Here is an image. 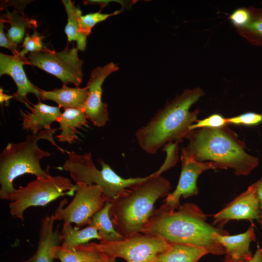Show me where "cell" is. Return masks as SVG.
Here are the masks:
<instances>
[{
  "label": "cell",
  "instance_id": "cell-27",
  "mask_svg": "<svg viewBox=\"0 0 262 262\" xmlns=\"http://www.w3.org/2000/svg\"><path fill=\"white\" fill-rule=\"evenodd\" d=\"M121 11H115L110 14H102L99 12L88 14L80 17L82 34L87 37L91 33L92 28L97 23L101 22L111 16L119 14Z\"/></svg>",
  "mask_w": 262,
  "mask_h": 262
},
{
  "label": "cell",
  "instance_id": "cell-4",
  "mask_svg": "<svg viewBox=\"0 0 262 262\" xmlns=\"http://www.w3.org/2000/svg\"><path fill=\"white\" fill-rule=\"evenodd\" d=\"M170 182L154 172L133 187L118 195L111 202L110 215L115 228L124 238L141 233L154 215L155 203L166 196Z\"/></svg>",
  "mask_w": 262,
  "mask_h": 262
},
{
  "label": "cell",
  "instance_id": "cell-35",
  "mask_svg": "<svg viewBox=\"0 0 262 262\" xmlns=\"http://www.w3.org/2000/svg\"><path fill=\"white\" fill-rule=\"evenodd\" d=\"M244 262H262V248L258 247L252 258Z\"/></svg>",
  "mask_w": 262,
  "mask_h": 262
},
{
  "label": "cell",
  "instance_id": "cell-18",
  "mask_svg": "<svg viewBox=\"0 0 262 262\" xmlns=\"http://www.w3.org/2000/svg\"><path fill=\"white\" fill-rule=\"evenodd\" d=\"M41 99L55 102L60 107L80 109L83 111L88 97V87H69L63 84L62 87L51 91L39 88Z\"/></svg>",
  "mask_w": 262,
  "mask_h": 262
},
{
  "label": "cell",
  "instance_id": "cell-13",
  "mask_svg": "<svg viewBox=\"0 0 262 262\" xmlns=\"http://www.w3.org/2000/svg\"><path fill=\"white\" fill-rule=\"evenodd\" d=\"M213 224L222 229L231 220H257L262 224V210L254 184L213 215Z\"/></svg>",
  "mask_w": 262,
  "mask_h": 262
},
{
  "label": "cell",
  "instance_id": "cell-26",
  "mask_svg": "<svg viewBox=\"0 0 262 262\" xmlns=\"http://www.w3.org/2000/svg\"><path fill=\"white\" fill-rule=\"evenodd\" d=\"M251 17L244 27L236 29L239 34L251 45L262 47V1L259 7H249Z\"/></svg>",
  "mask_w": 262,
  "mask_h": 262
},
{
  "label": "cell",
  "instance_id": "cell-25",
  "mask_svg": "<svg viewBox=\"0 0 262 262\" xmlns=\"http://www.w3.org/2000/svg\"><path fill=\"white\" fill-rule=\"evenodd\" d=\"M111 202H106L104 206L91 218L88 226L95 228L101 237V241L112 242L122 240L124 237L115 230L110 215Z\"/></svg>",
  "mask_w": 262,
  "mask_h": 262
},
{
  "label": "cell",
  "instance_id": "cell-23",
  "mask_svg": "<svg viewBox=\"0 0 262 262\" xmlns=\"http://www.w3.org/2000/svg\"><path fill=\"white\" fill-rule=\"evenodd\" d=\"M22 8H15L12 13L7 12L5 15V21L10 24L6 33L7 38L16 45L23 41L26 29L36 28L37 22L26 17ZM23 9V8H22Z\"/></svg>",
  "mask_w": 262,
  "mask_h": 262
},
{
  "label": "cell",
  "instance_id": "cell-7",
  "mask_svg": "<svg viewBox=\"0 0 262 262\" xmlns=\"http://www.w3.org/2000/svg\"><path fill=\"white\" fill-rule=\"evenodd\" d=\"M68 178L56 176L37 177L25 186H20L11 195L9 211L15 218L24 221V213L32 206H44L58 197L73 196L77 190Z\"/></svg>",
  "mask_w": 262,
  "mask_h": 262
},
{
  "label": "cell",
  "instance_id": "cell-22",
  "mask_svg": "<svg viewBox=\"0 0 262 262\" xmlns=\"http://www.w3.org/2000/svg\"><path fill=\"white\" fill-rule=\"evenodd\" d=\"M96 239L101 241L97 229L92 226L80 229L73 228L71 223L64 222L60 232V240L62 246L66 248L74 249L78 246L85 244L92 239Z\"/></svg>",
  "mask_w": 262,
  "mask_h": 262
},
{
  "label": "cell",
  "instance_id": "cell-8",
  "mask_svg": "<svg viewBox=\"0 0 262 262\" xmlns=\"http://www.w3.org/2000/svg\"><path fill=\"white\" fill-rule=\"evenodd\" d=\"M170 245L160 236L140 233L120 241H100L76 247L100 252L109 258H121L127 262H153Z\"/></svg>",
  "mask_w": 262,
  "mask_h": 262
},
{
  "label": "cell",
  "instance_id": "cell-1",
  "mask_svg": "<svg viewBox=\"0 0 262 262\" xmlns=\"http://www.w3.org/2000/svg\"><path fill=\"white\" fill-rule=\"evenodd\" d=\"M177 209L171 212L156 210L141 233L160 236L170 244L192 246L203 248L209 254H224L223 247L214 239V234L228 235V231L208 224L206 216L193 203H185Z\"/></svg>",
  "mask_w": 262,
  "mask_h": 262
},
{
  "label": "cell",
  "instance_id": "cell-20",
  "mask_svg": "<svg viewBox=\"0 0 262 262\" xmlns=\"http://www.w3.org/2000/svg\"><path fill=\"white\" fill-rule=\"evenodd\" d=\"M170 247L159 254L153 262H198L209 254L203 248L186 245L170 244Z\"/></svg>",
  "mask_w": 262,
  "mask_h": 262
},
{
  "label": "cell",
  "instance_id": "cell-10",
  "mask_svg": "<svg viewBox=\"0 0 262 262\" xmlns=\"http://www.w3.org/2000/svg\"><path fill=\"white\" fill-rule=\"evenodd\" d=\"M76 184L77 188L73 200L65 208L67 200H62L53 215L55 221L73 223L75 228L79 229L89 225L92 216L104 206L106 201L99 186L82 182Z\"/></svg>",
  "mask_w": 262,
  "mask_h": 262
},
{
  "label": "cell",
  "instance_id": "cell-11",
  "mask_svg": "<svg viewBox=\"0 0 262 262\" xmlns=\"http://www.w3.org/2000/svg\"><path fill=\"white\" fill-rule=\"evenodd\" d=\"M181 169L178 184L175 191L169 193L164 202L157 210L160 212L173 211L179 208L181 196L187 198L198 193L197 179L205 170L216 169V165L211 162H199L181 152Z\"/></svg>",
  "mask_w": 262,
  "mask_h": 262
},
{
  "label": "cell",
  "instance_id": "cell-6",
  "mask_svg": "<svg viewBox=\"0 0 262 262\" xmlns=\"http://www.w3.org/2000/svg\"><path fill=\"white\" fill-rule=\"evenodd\" d=\"M66 152L68 158L63 165L64 169L69 173L76 183L82 182L100 187L106 202H111L118 195L144 181L147 177L124 179L102 160L99 161L101 169H98L89 152L83 154L74 151Z\"/></svg>",
  "mask_w": 262,
  "mask_h": 262
},
{
  "label": "cell",
  "instance_id": "cell-31",
  "mask_svg": "<svg viewBox=\"0 0 262 262\" xmlns=\"http://www.w3.org/2000/svg\"><path fill=\"white\" fill-rule=\"evenodd\" d=\"M251 17L248 8L241 7L235 10L229 16V19L236 29L245 27L249 22Z\"/></svg>",
  "mask_w": 262,
  "mask_h": 262
},
{
  "label": "cell",
  "instance_id": "cell-24",
  "mask_svg": "<svg viewBox=\"0 0 262 262\" xmlns=\"http://www.w3.org/2000/svg\"><path fill=\"white\" fill-rule=\"evenodd\" d=\"M67 16V22L65 29L69 42L76 41L77 49L84 50L86 47V38L82 33L80 17L82 13L79 7L70 0H62Z\"/></svg>",
  "mask_w": 262,
  "mask_h": 262
},
{
  "label": "cell",
  "instance_id": "cell-19",
  "mask_svg": "<svg viewBox=\"0 0 262 262\" xmlns=\"http://www.w3.org/2000/svg\"><path fill=\"white\" fill-rule=\"evenodd\" d=\"M87 118L80 109L66 108L57 121L61 131L57 135L58 141L72 144L78 139V129L88 127Z\"/></svg>",
  "mask_w": 262,
  "mask_h": 262
},
{
  "label": "cell",
  "instance_id": "cell-16",
  "mask_svg": "<svg viewBox=\"0 0 262 262\" xmlns=\"http://www.w3.org/2000/svg\"><path fill=\"white\" fill-rule=\"evenodd\" d=\"M26 104L30 111H20L22 127L32 134L36 135L42 130H50L51 124L57 121L62 113L59 106L45 104L41 102L37 104Z\"/></svg>",
  "mask_w": 262,
  "mask_h": 262
},
{
  "label": "cell",
  "instance_id": "cell-17",
  "mask_svg": "<svg viewBox=\"0 0 262 262\" xmlns=\"http://www.w3.org/2000/svg\"><path fill=\"white\" fill-rule=\"evenodd\" d=\"M55 219L53 215L44 217L41 220L39 231V241L34 253L29 259L20 262H52L49 255L50 249L59 245L60 232L54 229Z\"/></svg>",
  "mask_w": 262,
  "mask_h": 262
},
{
  "label": "cell",
  "instance_id": "cell-21",
  "mask_svg": "<svg viewBox=\"0 0 262 262\" xmlns=\"http://www.w3.org/2000/svg\"><path fill=\"white\" fill-rule=\"evenodd\" d=\"M49 255L54 259H58L61 262H109L111 258L100 252L75 247L70 249L58 245L52 247Z\"/></svg>",
  "mask_w": 262,
  "mask_h": 262
},
{
  "label": "cell",
  "instance_id": "cell-32",
  "mask_svg": "<svg viewBox=\"0 0 262 262\" xmlns=\"http://www.w3.org/2000/svg\"><path fill=\"white\" fill-rule=\"evenodd\" d=\"M177 144L176 143H170L165 146L168 147L167 148L164 147V149L168 151V156L163 165L155 172L156 175H161L162 173L172 167L176 164L177 159L176 157Z\"/></svg>",
  "mask_w": 262,
  "mask_h": 262
},
{
  "label": "cell",
  "instance_id": "cell-5",
  "mask_svg": "<svg viewBox=\"0 0 262 262\" xmlns=\"http://www.w3.org/2000/svg\"><path fill=\"white\" fill-rule=\"evenodd\" d=\"M56 129L43 130L36 135H28L26 139L18 143H9L0 154V198L9 200L16 189L13 182L16 178L26 174L37 177L50 176L48 170H44L40 161L52 153L42 150L38 145L41 139L49 140L63 153L65 150L54 142L53 134Z\"/></svg>",
  "mask_w": 262,
  "mask_h": 262
},
{
  "label": "cell",
  "instance_id": "cell-36",
  "mask_svg": "<svg viewBox=\"0 0 262 262\" xmlns=\"http://www.w3.org/2000/svg\"><path fill=\"white\" fill-rule=\"evenodd\" d=\"M13 98V95H8L3 92V89L1 88L0 89V102L2 104L4 102L8 103L9 100Z\"/></svg>",
  "mask_w": 262,
  "mask_h": 262
},
{
  "label": "cell",
  "instance_id": "cell-30",
  "mask_svg": "<svg viewBox=\"0 0 262 262\" xmlns=\"http://www.w3.org/2000/svg\"><path fill=\"white\" fill-rule=\"evenodd\" d=\"M228 124L254 126L262 122V114L248 112L238 116L227 118Z\"/></svg>",
  "mask_w": 262,
  "mask_h": 262
},
{
  "label": "cell",
  "instance_id": "cell-15",
  "mask_svg": "<svg viewBox=\"0 0 262 262\" xmlns=\"http://www.w3.org/2000/svg\"><path fill=\"white\" fill-rule=\"evenodd\" d=\"M214 238L224 249L225 262H244L252 258L249 245L255 241L256 236L252 226L243 233L234 235L215 233Z\"/></svg>",
  "mask_w": 262,
  "mask_h": 262
},
{
  "label": "cell",
  "instance_id": "cell-2",
  "mask_svg": "<svg viewBox=\"0 0 262 262\" xmlns=\"http://www.w3.org/2000/svg\"><path fill=\"white\" fill-rule=\"evenodd\" d=\"M204 95L199 87L184 90L181 94L158 111L145 126L135 132L137 143L142 150L155 154L162 147L185 138L189 127L197 121L199 110L190 111L191 107Z\"/></svg>",
  "mask_w": 262,
  "mask_h": 262
},
{
  "label": "cell",
  "instance_id": "cell-28",
  "mask_svg": "<svg viewBox=\"0 0 262 262\" xmlns=\"http://www.w3.org/2000/svg\"><path fill=\"white\" fill-rule=\"evenodd\" d=\"M43 38V36L40 35L36 31L32 35L27 33L23 42V49L18 55L25 58L28 52L30 53L42 50L45 48L42 43Z\"/></svg>",
  "mask_w": 262,
  "mask_h": 262
},
{
  "label": "cell",
  "instance_id": "cell-3",
  "mask_svg": "<svg viewBox=\"0 0 262 262\" xmlns=\"http://www.w3.org/2000/svg\"><path fill=\"white\" fill-rule=\"evenodd\" d=\"M185 138L189 143L181 152L197 161H209L217 168H231L238 176L249 174L259 164V159L246 152L244 143L226 126L192 130Z\"/></svg>",
  "mask_w": 262,
  "mask_h": 262
},
{
  "label": "cell",
  "instance_id": "cell-37",
  "mask_svg": "<svg viewBox=\"0 0 262 262\" xmlns=\"http://www.w3.org/2000/svg\"><path fill=\"white\" fill-rule=\"evenodd\" d=\"M115 259H116L115 258H111L109 262H116ZM96 262L89 261V262Z\"/></svg>",
  "mask_w": 262,
  "mask_h": 262
},
{
  "label": "cell",
  "instance_id": "cell-34",
  "mask_svg": "<svg viewBox=\"0 0 262 262\" xmlns=\"http://www.w3.org/2000/svg\"><path fill=\"white\" fill-rule=\"evenodd\" d=\"M254 184L256 189L257 194L260 201V207L262 210V177Z\"/></svg>",
  "mask_w": 262,
  "mask_h": 262
},
{
  "label": "cell",
  "instance_id": "cell-14",
  "mask_svg": "<svg viewBox=\"0 0 262 262\" xmlns=\"http://www.w3.org/2000/svg\"><path fill=\"white\" fill-rule=\"evenodd\" d=\"M24 64H26L25 58L0 53V76L7 75L12 78L17 87V91L13 95V98L26 104L30 103L26 98L28 94H33L39 100L41 99V96L39 87L27 78L23 67Z\"/></svg>",
  "mask_w": 262,
  "mask_h": 262
},
{
  "label": "cell",
  "instance_id": "cell-29",
  "mask_svg": "<svg viewBox=\"0 0 262 262\" xmlns=\"http://www.w3.org/2000/svg\"><path fill=\"white\" fill-rule=\"evenodd\" d=\"M227 124V118L221 115L215 114L203 119L197 120L196 123L193 124L189 127V131L196 129L220 128L226 126Z\"/></svg>",
  "mask_w": 262,
  "mask_h": 262
},
{
  "label": "cell",
  "instance_id": "cell-9",
  "mask_svg": "<svg viewBox=\"0 0 262 262\" xmlns=\"http://www.w3.org/2000/svg\"><path fill=\"white\" fill-rule=\"evenodd\" d=\"M77 48L68 46L61 51L46 48L30 53L25 57L26 64L36 66L60 79L64 84L79 86L82 81L83 61L78 56Z\"/></svg>",
  "mask_w": 262,
  "mask_h": 262
},
{
  "label": "cell",
  "instance_id": "cell-12",
  "mask_svg": "<svg viewBox=\"0 0 262 262\" xmlns=\"http://www.w3.org/2000/svg\"><path fill=\"white\" fill-rule=\"evenodd\" d=\"M119 67L110 63L94 69L87 83L88 97L83 111L87 118L98 127H103L109 120L107 105L102 101V85L106 78Z\"/></svg>",
  "mask_w": 262,
  "mask_h": 262
},
{
  "label": "cell",
  "instance_id": "cell-33",
  "mask_svg": "<svg viewBox=\"0 0 262 262\" xmlns=\"http://www.w3.org/2000/svg\"><path fill=\"white\" fill-rule=\"evenodd\" d=\"M0 46L10 49L14 55H18L17 45L9 40L4 32L3 21L0 20Z\"/></svg>",
  "mask_w": 262,
  "mask_h": 262
}]
</instances>
